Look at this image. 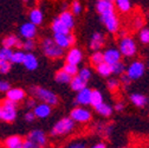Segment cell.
Segmentation results:
<instances>
[{"mask_svg": "<svg viewBox=\"0 0 149 148\" xmlns=\"http://www.w3.org/2000/svg\"><path fill=\"white\" fill-rule=\"evenodd\" d=\"M90 62H91L92 65L97 66L98 64L104 62V53L102 51H100V50L98 51H94V52H92V54L90 56Z\"/></svg>", "mask_w": 149, "mask_h": 148, "instance_id": "cell-31", "label": "cell"}, {"mask_svg": "<svg viewBox=\"0 0 149 148\" xmlns=\"http://www.w3.org/2000/svg\"><path fill=\"white\" fill-rule=\"evenodd\" d=\"M103 53H104V62H107L110 65H114V64H116L117 62L121 61L122 53H121L120 49L110 47V49H107Z\"/></svg>", "mask_w": 149, "mask_h": 148, "instance_id": "cell-12", "label": "cell"}, {"mask_svg": "<svg viewBox=\"0 0 149 148\" xmlns=\"http://www.w3.org/2000/svg\"><path fill=\"white\" fill-rule=\"evenodd\" d=\"M51 30L53 33H70L71 30L59 19V17L54 18L51 23Z\"/></svg>", "mask_w": 149, "mask_h": 148, "instance_id": "cell-20", "label": "cell"}, {"mask_svg": "<svg viewBox=\"0 0 149 148\" xmlns=\"http://www.w3.org/2000/svg\"><path fill=\"white\" fill-rule=\"evenodd\" d=\"M103 101V95L100 90H92V95H91V105L92 107H97L100 104H102Z\"/></svg>", "mask_w": 149, "mask_h": 148, "instance_id": "cell-33", "label": "cell"}, {"mask_svg": "<svg viewBox=\"0 0 149 148\" xmlns=\"http://www.w3.org/2000/svg\"><path fill=\"white\" fill-rule=\"evenodd\" d=\"M70 76H77L78 73H79V69H78V66L77 65H73V64H70V63H66L65 65H64V68H63Z\"/></svg>", "mask_w": 149, "mask_h": 148, "instance_id": "cell-37", "label": "cell"}, {"mask_svg": "<svg viewBox=\"0 0 149 148\" xmlns=\"http://www.w3.org/2000/svg\"><path fill=\"white\" fill-rule=\"evenodd\" d=\"M11 66H12V63L8 62V61H0V72L3 75H6V73L11 70Z\"/></svg>", "mask_w": 149, "mask_h": 148, "instance_id": "cell-42", "label": "cell"}, {"mask_svg": "<svg viewBox=\"0 0 149 148\" xmlns=\"http://www.w3.org/2000/svg\"><path fill=\"white\" fill-rule=\"evenodd\" d=\"M34 47H36V43H34L33 39H25V40H24L23 49H24L26 52H31Z\"/></svg>", "mask_w": 149, "mask_h": 148, "instance_id": "cell-43", "label": "cell"}, {"mask_svg": "<svg viewBox=\"0 0 149 148\" xmlns=\"http://www.w3.org/2000/svg\"><path fill=\"white\" fill-rule=\"evenodd\" d=\"M111 68H113V75H116V76H122L123 73L127 72V66L122 61L117 62L114 65H111Z\"/></svg>", "mask_w": 149, "mask_h": 148, "instance_id": "cell-34", "label": "cell"}, {"mask_svg": "<svg viewBox=\"0 0 149 148\" xmlns=\"http://www.w3.org/2000/svg\"><path fill=\"white\" fill-rule=\"evenodd\" d=\"M23 143L24 140L19 135H11L4 141L5 148H23Z\"/></svg>", "mask_w": 149, "mask_h": 148, "instance_id": "cell-21", "label": "cell"}, {"mask_svg": "<svg viewBox=\"0 0 149 148\" xmlns=\"http://www.w3.org/2000/svg\"><path fill=\"white\" fill-rule=\"evenodd\" d=\"M26 70L29 71H34L37 68H38V58H37L32 52H26V57L24 61V64Z\"/></svg>", "mask_w": 149, "mask_h": 148, "instance_id": "cell-22", "label": "cell"}, {"mask_svg": "<svg viewBox=\"0 0 149 148\" xmlns=\"http://www.w3.org/2000/svg\"><path fill=\"white\" fill-rule=\"evenodd\" d=\"M118 49L122 53V56L124 57H133L136 54V51H137L136 43L130 36H125V37L120 38Z\"/></svg>", "mask_w": 149, "mask_h": 148, "instance_id": "cell-5", "label": "cell"}, {"mask_svg": "<svg viewBox=\"0 0 149 148\" xmlns=\"http://www.w3.org/2000/svg\"><path fill=\"white\" fill-rule=\"evenodd\" d=\"M26 139L34 142L38 148H44L47 145V136L40 129H33V131H31Z\"/></svg>", "mask_w": 149, "mask_h": 148, "instance_id": "cell-10", "label": "cell"}, {"mask_svg": "<svg viewBox=\"0 0 149 148\" xmlns=\"http://www.w3.org/2000/svg\"><path fill=\"white\" fill-rule=\"evenodd\" d=\"M132 78H130L127 73H123V75L121 76V84H123L125 88H128L129 85H130V83H132Z\"/></svg>", "mask_w": 149, "mask_h": 148, "instance_id": "cell-46", "label": "cell"}, {"mask_svg": "<svg viewBox=\"0 0 149 148\" xmlns=\"http://www.w3.org/2000/svg\"><path fill=\"white\" fill-rule=\"evenodd\" d=\"M19 32H20V36L25 39H33L34 37L37 36V25H34L33 23L29 22V23H25L20 26L19 29Z\"/></svg>", "mask_w": 149, "mask_h": 148, "instance_id": "cell-14", "label": "cell"}, {"mask_svg": "<svg viewBox=\"0 0 149 148\" xmlns=\"http://www.w3.org/2000/svg\"><path fill=\"white\" fill-rule=\"evenodd\" d=\"M91 116L92 115L90 110L82 105L73 108L70 113V117L77 123H88L91 120Z\"/></svg>", "mask_w": 149, "mask_h": 148, "instance_id": "cell-7", "label": "cell"}, {"mask_svg": "<svg viewBox=\"0 0 149 148\" xmlns=\"http://www.w3.org/2000/svg\"><path fill=\"white\" fill-rule=\"evenodd\" d=\"M53 39L64 50L71 47L74 44V42H76V38H74V36L71 32L70 33H53Z\"/></svg>", "mask_w": 149, "mask_h": 148, "instance_id": "cell-9", "label": "cell"}, {"mask_svg": "<svg viewBox=\"0 0 149 148\" xmlns=\"http://www.w3.org/2000/svg\"><path fill=\"white\" fill-rule=\"evenodd\" d=\"M143 24H144V22H143V18L141 17V15H137L135 19H134V27L135 29H143Z\"/></svg>", "mask_w": 149, "mask_h": 148, "instance_id": "cell-45", "label": "cell"}, {"mask_svg": "<svg viewBox=\"0 0 149 148\" xmlns=\"http://www.w3.org/2000/svg\"><path fill=\"white\" fill-rule=\"evenodd\" d=\"M124 108H125L124 102H117L114 107V109L116 110V112H122V110H124Z\"/></svg>", "mask_w": 149, "mask_h": 148, "instance_id": "cell-51", "label": "cell"}, {"mask_svg": "<svg viewBox=\"0 0 149 148\" xmlns=\"http://www.w3.org/2000/svg\"><path fill=\"white\" fill-rule=\"evenodd\" d=\"M65 148H86V146H85L84 141H74V142L70 143L68 147H65Z\"/></svg>", "mask_w": 149, "mask_h": 148, "instance_id": "cell-47", "label": "cell"}, {"mask_svg": "<svg viewBox=\"0 0 149 148\" xmlns=\"http://www.w3.org/2000/svg\"><path fill=\"white\" fill-rule=\"evenodd\" d=\"M146 71V65L141 61H134L127 66V75L132 78L133 81L140 80Z\"/></svg>", "mask_w": 149, "mask_h": 148, "instance_id": "cell-8", "label": "cell"}, {"mask_svg": "<svg viewBox=\"0 0 149 148\" xmlns=\"http://www.w3.org/2000/svg\"><path fill=\"white\" fill-rule=\"evenodd\" d=\"M33 112L38 119H46L51 114V105L42 102L39 104H37V107L33 109Z\"/></svg>", "mask_w": 149, "mask_h": 148, "instance_id": "cell-19", "label": "cell"}, {"mask_svg": "<svg viewBox=\"0 0 149 148\" xmlns=\"http://www.w3.org/2000/svg\"><path fill=\"white\" fill-rule=\"evenodd\" d=\"M71 7H70V11L74 14V15H78V14H81L82 13V4L78 1V0H74V1H72V4L70 5Z\"/></svg>", "mask_w": 149, "mask_h": 148, "instance_id": "cell-40", "label": "cell"}, {"mask_svg": "<svg viewBox=\"0 0 149 148\" xmlns=\"http://www.w3.org/2000/svg\"><path fill=\"white\" fill-rule=\"evenodd\" d=\"M148 65H149V64H148Z\"/></svg>", "mask_w": 149, "mask_h": 148, "instance_id": "cell-58", "label": "cell"}, {"mask_svg": "<svg viewBox=\"0 0 149 148\" xmlns=\"http://www.w3.org/2000/svg\"><path fill=\"white\" fill-rule=\"evenodd\" d=\"M91 95H92V90L89 89L88 87L84 88L83 90L77 92L76 98H74V104H78L82 107L91 105Z\"/></svg>", "mask_w": 149, "mask_h": 148, "instance_id": "cell-11", "label": "cell"}, {"mask_svg": "<svg viewBox=\"0 0 149 148\" xmlns=\"http://www.w3.org/2000/svg\"><path fill=\"white\" fill-rule=\"evenodd\" d=\"M83 61V52L78 47H71L66 53V63L78 65Z\"/></svg>", "mask_w": 149, "mask_h": 148, "instance_id": "cell-15", "label": "cell"}, {"mask_svg": "<svg viewBox=\"0 0 149 148\" xmlns=\"http://www.w3.org/2000/svg\"><path fill=\"white\" fill-rule=\"evenodd\" d=\"M36 114H34V112H33V110H32V112H27L26 114H25V116H24V119H25V121L26 122H33L34 120H36Z\"/></svg>", "mask_w": 149, "mask_h": 148, "instance_id": "cell-49", "label": "cell"}, {"mask_svg": "<svg viewBox=\"0 0 149 148\" xmlns=\"http://www.w3.org/2000/svg\"><path fill=\"white\" fill-rule=\"evenodd\" d=\"M139 38L142 44H149V29H141Z\"/></svg>", "mask_w": 149, "mask_h": 148, "instance_id": "cell-39", "label": "cell"}, {"mask_svg": "<svg viewBox=\"0 0 149 148\" xmlns=\"http://www.w3.org/2000/svg\"><path fill=\"white\" fill-rule=\"evenodd\" d=\"M17 113H18L17 103L7 98H5L1 102V107H0V119H1V121L7 123L14 122L17 119Z\"/></svg>", "mask_w": 149, "mask_h": 148, "instance_id": "cell-4", "label": "cell"}, {"mask_svg": "<svg viewBox=\"0 0 149 148\" xmlns=\"http://www.w3.org/2000/svg\"><path fill=\"white\" fill-rule=\"evenodd\" d=\"M115 4L113 1H108V0H97L96 3V11L98 14H104L111 11H115Z\"/></svg>", "mask_w": 149, "mask_h": 148, "instance_id": "cell-17", "label": "cell"}, {"mask_svg": "<svg viewBox=\"0 0 149 148\" xmlns=\"http://www.w3.org/2000/svg\"><path fill=\"white\" fill-rule=\"evenodd\" d=\"M54 80L57 81L58 83H62V84H68V83L70 84V82H71V80H72V76H70L64 69H62V70H59V71L56 72Z\"/></svg>", "mask_w": 149, "mask_h": 148, "instance_id": "cell-29", "label": "cell"}, {"mask_svg": "<svg viewBox=\"0 0 149 148\" xmlns=\"http://www.w3.org/2000/svg\"><path fill=\"white\" fill-rule=\"evenodd\" d=\"M74 126H76V122L71 117H63L51 128L50 133L52 136H64L73 131Z\"/></svg>", "mask_w": 149, "mask_h": 148, "instance_id": "cell-3", "label": "cell"}, {"mask_svg": "<svg viewBox=\"0 0 149 148\" xmlns=\"http://www.w3.org/2000/svg\"><path fill=\"white\" fill-rule=\"evenodd\" d=\"M69 7H71V6H69L68 3H63V4L61 5V10H62V12H64V11H69Z\"/></svg>", "mask_w": 149, "mask_h": 148, "instance_id": "cell-53", "label": "cell"}, {"mask_svg": "<svg viewBox=\"0 0 149 148\" xmlns=\"http://www.w3.org/2000/svg\"><path fill=\"white\" fill-rule=\"evenodd\" d=\"M23 148H38V147H37L36 143L32 142L31 140L25 139V140H24V143H23Z\"/></svg>", "mask_w": 149, "mask_h": 148, "instance_id": "cell-50", "label": "cell"}, {"mask_svg": "<svg viewBox=\"0 0 149 148\" xmlns=\"http://www.w3.org/2000/svg\"><path fill=\"white\" fill-rule=\"evenodd\" d=\"M130 101H132V103H133L135 107H137V108H143V107H146V104H147V102H148L147 97H146L144 95H142V94H139V92H135V94L130 95Z\"/></svg>", "mask_w": 149, "mask_h": 148, "instance_id": "cell-26", "label": "cell"}, {"mask_svg": "<svg viewBox=\"0 0 149 148\" xmlns=\"http://www.w3.org/2000/svg\"><path fill=\"white\" fill-rule=\"evenodd\" d=\"M23 1H25V3H27V1H29V0H23Z\"/></svg>", "mask_w": 149, "mask_h": 148, "instance_id": "cell-55", "label": "cell"}, {"mask_svg": "<svg viewBox=\"0 0 149 148\" xmlns=\"http://www.w3.org/2000/svg\"><path fill=\"white\" fill-rule=\"evenodd\" d=\"M29 18H30L31 23H33L34 25L38 26L44 20V14H43V12L39 8H33V10H31V12L29 14Z\"/></svg>", "mask_w": 149, "mask_h": 148, "instance_id": "cell-25", "label": "cell"}, {"mask_svg": "<svg viewBox=\"0 0 149 148\" xmlns=\"http://www.w3.org/2000/svg\"><path fill=\"white\" fill-rule=\"evenodd\" d=\"M30 92L31 95L39 100L40 102L43 103H46V104H50V105H57L58 102H59V98L58 96L54 94L53 91L46 89V88H43V87H39V85H34V87H31L30 88Z\"/></svg>", "mask_w": 149, "mask_h": 148, "instance_id": "cell-1", "label": "cell"}, {"mask_svg": "<svg viewBox=\"0 0 149 148\" xmlns=\"http://www.w3.org/2000/svg\"><path fill=\"white\" fill-rule=\"evenodd\" d=\"M122 148H129V147H122Z\"/></svg>", "mask_w": 149, "mask_h": 148, "instance_id": "cell-57", "label": "cell"}, {"mask_svg": "<svg viewBox=\"0 0 149 148\" xmlns=\"http://www.w3.org/2000/svg\"><path fill=\"white\" fill-rule=\"evenodd\" d=\"M25 57H26V53L22 50H17L13 52V56H12V59H11V63L12 64H24V61H25Z\"/></svg>", "mask_w": 149, "mask_h": 148, "instance_id": "cell-32", "label": "cell"}, {"mask_svg": "<svg viewBox=\"0 0 149 148\" xmlns=\"http://www.w3.org/2000/svg\"><path fill=\"white\" fill-rule=\"evenodd\" d=\"M25 97H26V92L22 88H11L6 92V98L14 103H19V102L24 101Z\"/></svg>", "mask_w": 149, "mask_h": 148, "instance_id": "cell-13", "label": "cell"}, {"mask_svg": "<svg viewBox=\"0 0 149 148\" xmlns=\"http://www.w3.org/2000/svg\"><path fill=\"white\" fill-rule=\"evenodd\" d=\"M86 83H88V82H86L84 78H82L79 75H77V76H73V77H72V80H71V82H70V87H71V89H72L73 91L78 92V91L83 90L84 88H86Z\"/></svg>", "mask_w": 149, "mask_h": 148, "instance_id": "cell-23", "label": "cell"}, {"mask_svg": "<svg viewBox=\"0 0 149 148\" xmlns=\"http://www.w3.org/2000/svg\"><path fill=\"white\" fill-rule=\"evenodd\" d=\"M59 19L70 29L72 30L74 27V14L71 11H64L59 14Z\"/></svg>", "mask_w": 149, "mask_h": 148, "instance_id": "cell-24", "label": "cell"}, {"mask_svg": "<svg viewBox=\"0 0 149 148\" xmlns=\"http://www.w3.org/2000/svg\"><path fill=\"white\" fill-rule=\"evenodd\" d=\"M114 4L121 13H128L132 10V1L130 0H114Z\"/></svg>", "mask_w": 149, "mask_h": 148, "instance_id": "cell-28", "label": "cell"}, {"mask_svg": "<svg viewBox=\"0 0 149 148\" xmlns=\"http://www.w3.org/2000/svg\"><path fill=\"white\" fill-rule=\"evenodd\" d=\"M111 131H113V127L108 123H98V134L103 135V136H108Z\"/></svg>", "mask_w": 149, "mask_h": 148, "instance_id": "cell-36", "label": "cell"}, {"mask_svg": "<svg viewBox=\"0 0 149 148\" xmlns=\"http://www.w3.org/2000/svg\"><path fill=\"white\" fill-rule=\"evenodd\" d=\"M108 1H113L114 3V0H108Z\"/></svg>", "mask_w": 149, "mask_h": 148, "instance_id": "cell-56", "label": "cell"}, {"mask_svg": "<svg viewBox=\"0 0 149 148\" xmlns=\"http://www.w3.org/2000/svg\"><path fill=\"white\" fill-rule=\"evenodd\" d=\"M40 47L42 51L45 56L50 59H58L61 57H63L64 54V49H62L57 43L54 42L53 38H44L40 43Z\"/></svg>", "mask_w": 149, "mask_h": 148, "instance_id": "cell-2", "label": "cell"}, {"mask_svg": "<svg viewBox=\"0 0 149 148\" xmlns=\"http://www.w3.org/2000/svg\"><path fill=\"white\" fill-rule=\"evenodd\" d=\"M91 148H107V146H105V143H104V142H98V143L94 145Z\"/></svg>", "mask_w": 149, "mask_h": 148, "instance_id": "cell-52", "label": "cell"}, {"mask_svg": "<svg viewBox=\"0 0 149 148\" xmlns=\"http://www.w3.org/2000/svg\"><path fill=\"white\" fill-rule=\"evenodd\" d=\"M10 89H11V84L7 81H1V82H0V91H1V92H5V94H6Z\"/></svg>", "mask_w": 149, "mask_h": 148, "instance_id": "cell-48", "label": "cell"}, {"mask_svg": "<svg viewBox=\"0 0 149 148\" xmlns=\"http://www.w3.org/2000/svg\"><path fill=\"white\" fill-rule=\"evenodd\" d=\"M120 85H121V82L115 77H111L107 81V87L110 91H116L120 88Z\"/></svg>", "mask_w": 149, "mask_h": 148, "instance_id": "cell-38", "label": "cell"}, {"mask_svg": "<svg viewBox=\"0 0 149 148\" xmlns=\"http://www.w3.org/2000/svg\"><path fill=\"white\" fill-rule=\"evenodd\" d=\"M147 15H148V18H149V10H148V13H147Z\"/></svg>", "mask_w": 149, "mask_h": 148, "instance_id": "cell-54", "label": "cell"}, {"mask_svg": "<svg viewBox=\"0 0 149 148\" xmlns=\"http://www.w3.org/2000/svg\"><path fill=\"white\" fill-rule=\"evenodd\" d=\"M101 22L104 24L105 29L111 32V33H115L118 31L120 29V22H118V18L115 11H111L104 14H101Z\"/></svg>", "mask_w": 149, "mask_h": 148, "instance_id": "cell-6", "label": "cell"}, {"mask_svg": "<svg viewBox=\"0 0 149 148\" xmlns=\"http://www.w3.org/2000/svg\"><path fill=\"white\" fill-rule=\"evenodd\" d=\"M25 104H26V107L29 108V109H34L36 107H37V98H34L33 96L32 97H29V98H26V102H25Z\"/></svg>", "mask_w": 149, "mask_h": 148, "instance_id": "cell-44", "label": "cell"}, {"mask_svg": "<svg viewBox=\"0 0 149 148\" xmlns=\"http://www.w3.org/2000/svg\"><path fill=\"white\" fill-rule=\"evenodd\" d=\"M23 44H24V42H22L20 38H18L14 34H10L3 39V46L10 47V49H12V47H17V49L22 47L23 49Z\"/></svg>", "mask_w": 149, "mask_h": 148, "instance_id": "cell-18", "label": "cell"}, {"mask_svg": "<svg viewBox=\"0 0 149 148\" xmlns=\"http://www.w3.org/2000/svg\"><path fill=\"white\" fill-rule=\"evenodd\" d=\"M78 75L88 82V81L91 78V76H92V72H91V69H90V68L84 66V68H82V69L79 70V73H78Z\"/></svg>", "mask_w": 149, "mask_h": 148, "instance_id": "cell-41", "label": "cell"}, {"mask_svg": "<svg viewBox=\"0 0 149 148\" xmlns=\"http://www.w3.org/2000/svg\"><path fill=\"white\" fill-rule=\"evenodd\" d=\"M13 52L14 51H12V49L3 46L1 49H0V61H8V62H11L12 56H13Z\"/></svg>", "mask_w": 149, "mask_h": 148, "instance_id": "cell-35", "label": "cell"}, {"mask_svg": "<svg viewBox=\"0 0 149 148\" xmlns=\"http://www.w3.org/2000/svg\"><path fill=\"white\" fill-rule=\"evenodd\" d=\"M95 110H96V112H97L101 116H104V117L111 116V114H113V112H114V109L111 108L108 103H104V102H103L102 104L95 107Z\"/></svg>", "mask_w": 149, "mask_h": 148, "instance_id": "cell-30", "label": "cell"}, {"mask_svg": "<svg viewBox=\"0 0 149 148\" xmlns=\"http://www.w3.org/2000/svg\"><path fill=\"white\" fill-rule=\"evenodd\" d=\"M105 43V37L103 36V33L101 32H95V33H92L91 36V38H90V49L92 51H98L101 47H103Z\"/></svg>", "mask_w": 149, "mask_h": 148, "instance_id": "cell-16", "label": "cell"}, {"mask_svg": "<svg viewBox=\"0 0 149 148\" xmlns=\"http://www.w3.org/2000/svg\"><path fill=\"white\" fill-rule=\"evenodd\" d=\"M96 71L102 77H109L110 75H113V68H111V65L108 64L107 62H103V63L98 64L96 66Z\"/></svg>", "mask_w": 149, "mask_h": 148, "instance_id": "cell-27", "label": "cell"}]
</instances>
